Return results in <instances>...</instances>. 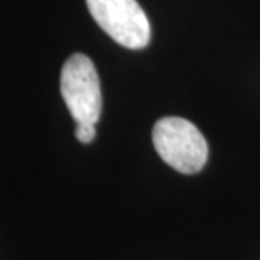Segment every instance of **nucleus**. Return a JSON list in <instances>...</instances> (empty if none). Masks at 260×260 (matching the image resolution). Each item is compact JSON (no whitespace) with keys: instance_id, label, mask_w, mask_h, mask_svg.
Masks as SVG:
<instances>
[{"instance_id":"nucleus-1","label":"nucleus","mask_w":260,"mask_h":260,"mask_svg":"<svg viewBox=\"0 0 260 260\" xmlns=\"http://www.w3.org/2000/svg\"><path fill=\"white\" fill-rule=\"evenodd\" d=\"M153 145L165 163L183 175L198 173L208 159L207 140L185 118L159 119L153 128Z\"/></svg>"},{"instance_id":"nucleus-4","label":"nucleus","mask_w":260,"mask_h":260,"mask_svg":"<svg viewBox=\"0 0 260 260\" xmlns=\"http://www.w3.org/2000/svg\"><path fill=\"white\" fill-rule=\"evenodd\" d=\"M96 124H89V123H77V128H76V138L79 140L81 143H91L94 138H96Z\"/></svg>"},{"instance_id":"nucleus-3","label":"nucleus","mask_w":260,"mask_h":260,"mask_svg":"<svg viewBox=\"0 0 260 260\" xmlns=\"http://www.w3.org/2000/svg\"><path fill=\"white\" fill-rule=\"evenodd\" d=\"M96 24L126 49H143L151 37L145 10L136 0H86Z\"/></svg>"},{"instance_id":"nucleus-2","label":"nucleus","mask_w":260,"mask_h":260,"mask_svg":"<svg viewBox=\"0 0 260 260\" xmlns=\"http://www.w3.org/2000/svg\"><path fill=\"white\" fill-rule=\"evenodd\" d=\"M60 94L76 123L96 124L101 118L103 96L98 71L84 54H73L62 66Z\"/></svg>"}]
</instances>
